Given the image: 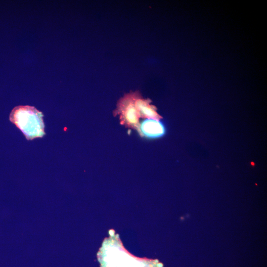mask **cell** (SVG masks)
Segmentation results:
<instances>
[{
	"label": "cell",
	"instance_id": "5",
	"mask_svg": "<svg viewBox=\"0 0 267 267\" xmlns=\"http://www.w3.org/2000/svg\"><path fill=\"white\" fill-rule=\"evenodd\" d=\"M134 103L140 118L161 119V117L157 112L156 107L151 104V100L144 98L138 90L134 91Z\"/></svg>",
	"mask_w": 267,
	"mask_h": 267
},
{
	"label": "cell",
	"instance_id": "3",
	"mask_svg": "<svg viewBox=\"0 0 267 267\" xmlns=\"http://www.w3.org/2000/svg\"><path fill=\"white\" fill-rule=\"evenodd\" d=\"M113 115L114 116L119 115L121 125L127 128L137 129L140 116L134 103V91L125 93L118 100Z\"/></svg>",
	"mask_w": 267,
	"mask_h": 267
},
{
	"label": "cell",
	"instance_id": "1",
	"mask_svg": "<svg viewBox=\"0 0 267 267\" xmlns=\"http://www.w3.org/2000/svg\"><path fill=\"white\" fill-rule=\"evenodd\" d=\"M109 230V237L104 240L98 254L101 267H162L157 260L134 257L124 247L115 231Z\"/></svg>",
	"mask_w": 267,
	"mask_h": 267
},
{
	"label": "cell",
	"instance_id": "4",
	"mask_svg": "<svg viewBox=\"0 0 267 267\" xmlns=\"http://www.w3.org/2000/svg\"><path fill=\"white\" fill-rule=\"evenodd\" d=\"M137 131L141 137L155 138L165 134L164 124L159 120L148 118L139 123Z\"/></svg>",
	"mask_w": 267,
	"mask_h": 267
},
{
	"label": "cell",
	"instance_id": "2",
	"mask_svg": "<svg viewBox=\"0 0 267 267\" xmlns=\"http://www.w3.org/2000/svg\"><path fill=\"white\" fill-rule=\"evenodd\" d=\"M9 120L28 140L43 137L45 135L43 114L33 106L19 105L14 107Z\"/></svg>",
	"mask_w": 267,
	"mask_h": 267
}]
</instances>
